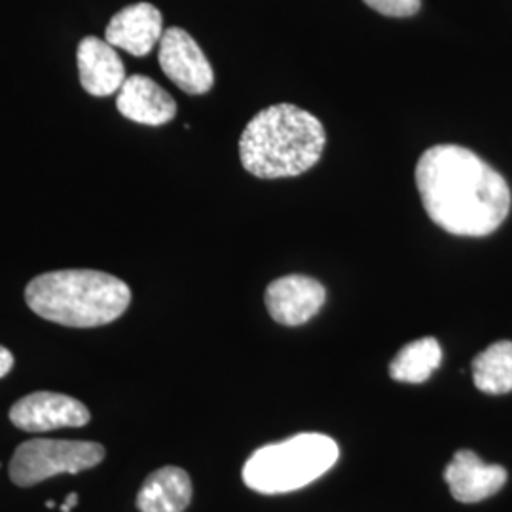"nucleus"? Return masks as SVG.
Segmentation results:
<instances>
[{"mask_svg": "<svg viewBox=\"0 0 512 512\" xmlns=\"http://www.w3.org/2000/svg\"><path fill=\"white\" fill-rule=\"evenodd\" d=\"M416 186L425 213L454 236H490L511 211L503 175L459 145L427 148L416 165Z\"/></svg>", "mask_w": 512, "mask_h": 512, "instance_id": "f257e3e1", "label": "nucleus"}, {"mask_svg": "<svg viewBox=\"0 0 512 512\" xmlns=\"http://www.w3.org/2000/svg\"><path fill=\"white\" fill-rule=\"evenodd\" d=\"M323 124L308 110L289 103L260 110L239 139L243 167L258 179H283L306 173L321 160Z\"/></svg>", "mask_w": 512, "mask_h": 512, "instance_id": "f03ea898", "label": "nucleus"}, {"mask_svg": "<svg viewBox=\"0 0 512 512\" xmlns=\"http://www.w3.org/2000/svg\"><path fill=\"white\" fill-rule=\"evenodd\" d=\"M25 302L46 321L93 329L120 319L131 304V291L122 279L105 272L57 270L29 281Z\"/></svg>", "mask_w": 512, "mask_h": 512, "instance_id": "7ed1b4c3", "label": "nucleus"}, {"mask_svg": "<svg viewBox=\"0 0 512 512\" xmlns=\"http://www.w3.org/2000/svg\"><path fill=\"white\" fill-rule=\"evenodd\" d=\"M338 458L336 440L321 433H300L255 450L243 465V482L258 494L296 492L330 471Z\"/></svg>", "mask_w": 512, "mask_h": 512, "instance_id": "20e7f679", "label": "nucleus"}, {"mask_svg": "<svg viewBox=\"0 0 512 512\" xmlns=\"http://www.w3.org/2000/svg\"><path fill=\"white\" fill-rule=\"evenodd\" d=\"M107 456L105 446L86 440L33 439L19 444L10 461V478L29 488L57 475H76L97 467Z\"/></svg>", "mask_w": 512, "mask_h": 512, "instance_id": "39448f33", "label": "nucleus"}, {"mask_svg": "<svg viewBox=\"0 0 512 512\" xmlns=\"http://www.w3.org/2000/svg\"><path fill=\"white\" fill-rule=\"evenodd\" d=\"M160 67L183 92L203 95L215 84V73L198 42L181 27H169L160 40Z\"/></svg>", "mask_w": 512, "mask_h": 512, "instance_id": "423d86ee", "label": "nucleus"}, {"mask_svg": "<svg viewBox=\"0 0 512 512\" xmlns=\"http://www.w3.org/2000/svg\"><path fill=\"white\" fill-rule=\"evenodd\" d=\"M92 420L88 406L52 391L31 393L10 408V421L27 433H48L63 427H84Z\"/></svg>", "mask_w": 512, "mask_h": 512, "instance_id": "0eeeda50", "label": "nucleus"}, {"mask_svg": "<svg viewBox=\"0 0 512 512\" xmlns=\"http://www.w3.org/2000/svg\"><path fill=\"white\" fill-rule=\"evenodd\" d=\"M325 287L306 275H285L272 281L266 289V308L275 323L298 327L308 323L323 308Z\"/></svg>", "mask_w": 512, "mask_h": 512, "instance_id": "6e6552de", "label": "nucleus"}, {"mask_svg": "<svg viewBox=\"0 0 512 512\" xmlns=\"http://www.w3.org/2000/svg\"><path fill=\"white\" fill-rule=\"evenodd\" d=\"M164 35V19L156 6L137 2L120 10L110 19L105 40L116 50H124L135 57H145L160 44Z\"/></svg>", "mask_w": 512, "mask_h": 512, "instance_id": "1a4fd4ad", "label": "nucleus"}, {"mask_svg": "<svg viewBox=\"0 0 512 512\" xmlns=\"http://www.w3.org/2000/svg\"><path fill=\"white\" fill-rule=\"evenodd\" d=\"M450 494L459 503H478L497 494L505 482L507 471L501 465L484 463L471 450H459L444 471Z\"/></svg>", "mask_w": 512, "mask_h": 512, "instance_id": "9d476101", "label": "nucleus"}, {"mask_svg": "<svg viewBox=\"0 0 512 512\" xmlns=\"http://www.w3.org/2000/svg\"><path fill=\"white\" fill-rule=\"evenodd\" d=\"M78 74L80 84L93 97H109L120 92L126 82L124 61L107 40L97 37L82 38L78 44Z\"/></svg>", "mask_w": 512, "mask_h": 512, "instance_id": "9b49d317", "label": "nucleus"}, {"mask_svg": "<svg viewBox=\"0 0 512 512\" xmlns=\"http://www.w3.org/2000/svg\"><path fill=\"white\" fill-rule=\"evenodd\" d=\"M116 109L131 122L143 126H164L175 118L177 103L152 78L135 74L122 84L116 97Z\"/></svg>", "mask_w": 512, "mask_h": 512, "instance_id": "f8f14e48", "label": "nucleus"}, {"mask_svg": "<svg viewBox=\"0 0 512 512\" xmlns=\"http://www.w3.org/2000/svg\"><path fill=\"white\" fill-rule=\"evenodd\" d=\"M192 501V480L181 467L167 465L148 476L137 494L141 512H184Z\"/></svg>", "mask_w": 512, "mask_h": 512, "instance_id": "ddd939ff", "label": "nucleus"}, {"mask_svg": "<svg viewBox=\"0 0 512 512\" xmlns=\"http://www.w3.org/2000/svg\"><path fill=\"white\" fill-rule=\"evenodd\" d=\"M442 363V348L437 338H420L406 344L391 361L389 376L403 384H423Z\"/></svg>", "mask_w": 512, "mask_h": 512, "instance_id": "4468645a", "label": "nucleus"}, {"mask_svg": "<svg viewBox=\"0 0 512 512\" xmlns=\"http://www.w3.org/2000/svg\"><path fill=\"white\" fill-rule=\"evenodd\" d=\"M473 382L482 393L488 395L511 393L512 342H495L476 355L473 361Z\"/></svg>", "mask_w": 512, "mask_h": 512, "instance_id": "2eb2a0df", "label": "nucleus"}, {"mask_svg": "<svg viewBox=\"0 0 512 512\" xmlns=\"http://www.w3.org/2000/svg\"><path fill=\"white\" fill-rule=\"evenodd\" d=\"M366 6L389 18H410L420 12L421 0H363Z\"/></svg>", "mask_w": 512, "mask_h": 512, "instance_id": "dca6fc26", "label": "nucleus"}, {"mask_svg": "<svg viewBox=\"0 0 512 512\" xmlns=\"http://www.w3.org/2000/svg\"><path fill=\"white\" fill-rule=\"evenodd\" d=\"M14 363V355L4 346H0V378H4L14 368Z\"/></svg>", "mask_w": 512, "mask_h": 512, "instance_id": "f3484780", "label": "nucleus"}, {"mask_svg": "<svg viewBox=\"0 0 512 512\" xmlns=\"http://www.w3.org/2000/svg\"><path fill=\"white\" fill-rule=\"evenodd\" d=\"M76 505H78V495L69 494L67 495V501L61 505V512H71Z\"/></svg>", "mask_w": 512, "mask_h": 512, "instance_id": "a211bd4d", "label": "nucleus"}, {"mask_svg": "<svg viewBox=\"0 0 512 512\" xmlns=\"http://www.w3.org/2000/svg\"><path fill=\"white\" fill-rule=\"evenodd\" d=\"M46 507H48V509H54V507H55L54 501H48V503H46Z\"/></svg>", "mask_w": 512, "mask_h": 512, "instance_id": "6ab92c4d", "label": "nucleus"}]
</instances>
